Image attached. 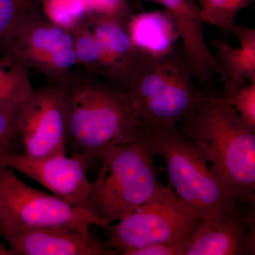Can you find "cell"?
<instances>
[{"instance_id": "obj_1", "label": "cell", "mask_w": 255, "mask_h": 255, "mask_svg": "<svg viewBox=\"0 0 255 255\" xmlns=\"http://www.w3.org/2000/svg\"><path fill=\"white\" fill-rule=\"evenodd\" d=\"M202 152L211 172L242 204H255V128L223 97L205 87L202 97L177 127Z\"/></svg>"}, {"instance_id": "obj_2", "label": "cell", "mask_w": 255, "mask_h": 255, "mask_svg": "<svg viewBox=\"0 0 255 255\" xmlns=\"http://www.w3.org/2000/svg\"><path fill=\"white\" fill-rule=\"evenodd\" d=\"M68 145L87 168L140 135L123 89L79 68L65 85Z\"/></svg>"}, {"instance_id": "obj_3", "label": "cell", "mask_w": 255, "mask_h": 255, "mask_svg": "<svg viewBox=\"0 0 255 255\" xmlns=\"http://www.w3.org/2000/svg\"><path fill=\"white\" fill-rule=\"evenodd\" d=\"M195 80L181 44L148 58L124 90L139 133L151 138L177 130L202 97Z\"/></svg>"}, {"instance_id": "obj_4", "label": "cell", "mask_w": 255, "mask_h": 255, "mask_svg": "<svg viewBox=\"0 0 255 255\" xmlns=\"http://www.w3.org/2000/svg\"><path fill=\"white\" fill-rule=\"evenodd\" d=\"M155 156L150 140L141 134L105 152L98 177L91 183L90 211L110 226L141 206L162 185Z\"/></svg>"}, {"instance_id": "obj_5", "label": "cell", "mask_w": 255, "mask_h": 255, "mask_svg": "<svg viewBox=\"0 0 255 255\" xmlns=\"http://www.w3.org/2000/svg\"><path fill=\"white\" fill-rule=\"evenodd\" d=\"M148 139L155 155L163 159L176 194L197 211L203 223L219 224L234 216L239 201L211 172L194 144L177 130Z\"/></svg>"}, {"instance_id": "obj_6", "label": "cell", "mask_w": 255, "mask_h": 255, "mask_svg": "<svg viewBox=\"0 0 255 255\" xmlns=\"http://www.w3.org/2000/svg\"><path fill=\"white\" fill-rule=\"evenodd\" d=\"M0 54L60 86H65L80 68L70 28L50 18L42 3L0 38Z\"/></svg>"}, {"instance_id": "obj_7", "label": "cell", "mask_w": 255, "mask_h": 255, "mask_svg": "<svg viewBox=\"0 0 255 255\" xmlns=\"http://www.w3.org/2000/svg\"><path fill=\"white\" fill-rule=\"evenodd\" d=\"M92 226L110 225L89 210L76 207L53 194H46L21 182L14 170L0 166V236L30 228L60 226L84 234Z\"/></svg>"}, {"instance_id": "obj_8", "label": "cell", "mask_w": 255, "mask_h": 255, "mask_svg": "<svg viewBox=\"0 0 255 255\" xmlns=\"http://www.w3.org/2000/svg\"><path fill=\"white\" fill-rule=\"evenodd\" d=\"M203 223L194 208L176 194L170 184L161 185L132 214L110 225L107 243L120 254L187 237Z\"/></svg>"}, {"instance_id": "obj_9", "label": "cell", "mask_w": 255, "mask_h": 255, "mask_svg": "<svg viewBox=\"0 0 255 255\" xmlns=\"http://www.w3.org/2000/svg\"><path fill=\"white\" fill-rule=\"evenodd\" d=\"M22 152L33 157L66 155L67 97L65 87L47 84L34 89L14 117Z\"/></svg>"}, {"instance_id": "obj_10", "label": "cell", "mask_w": 255, "mask_h": 255, "mask_svg": "<svg viewBox=\"0 0 255 255\" xmlns=\"http://www.w3.org/2000/svg\"><path fill=\"white\" fill-rule=\"evenodd\" d=\"M0 166L21 172L68 204L90 211L91 183L81 159L66 155L33 157L0 145Z\"/></svg>"}, {"instance_id": "obj_11", "label": "cell", "mask_w": 255, "mask_h": 255, "mask_svg": "<svg viewBox=\"0 0 255 255\" xmlns=\"http://www.w3.org/2000/svg\"><path fill=\"white\" fill-rule=\"evenodd\" d=\"M15 255H117L107 241L73 228H30L4 237Z\"/></svg>"}, {"instance_id": "obj_12", "label": "cell", "mask_w": 255, "mask_h": 255, "mask_svg": "<svg viewBox=\"0 0 255 255\" xmlns=\"http://www.w3.org/2000/svg\"><path fill=\"white\" fill-rule=\"evenodd\" d=\"M255 205L243 204L231 219L202 223L186 242L184 255H254Z\"/></svg>"}, {"instance_id": "obj_13", "label": "cell", "mask_w": 255, "mask_h": 255, "mask_svg": "<svg viewBox=\"0 0 255 255\" xmlns=\"http://www.w3.org/2000/svg\"><path fill=\"white\" fill-rule=\"evenodd\" d=\"M232 33L237 38L238 47L221 38L211 41L223 86L255 82V29L236 24Z\"/></svg>"}, {"instance_id": "obj_14", "label": "cell", "mask_w": 255, "mask_h": 255, "mask_svg": "<svg viewBox=\"0 0 255 255\" xmlns=\"http://www.w3.org/2000/svg\"><path fill=\"white\" fill-rule=\"evenodd\" d=\"M127 28L135 48L150 58L166 56L178 46L176 42L179 35L165 9L132 13L128 18Z\"/></svg>"}, {"instance_id": "obj_15", "label": "cell", "mask_w": 255, "mask_h": 255, "mask_svg": "<svg viewBox=\"0 0 255 255\" xmlns=\"http://www.w3.org/2000/svg\"><path fill=\"white\" fill-rule=\"evenodd\" d=\"M33 90L28 72L0 58V110L14 117Z\"/></svg>"}, {"instance_id": "obj_16", "label": "cell", "mask_w": 255, "mask_h": 255, "mask_svg": "<svg viewBox=\"0 0 255 255\" xmlns=\"http://www.w3.org/2000/svg\"><path fill=\"white\" fill-rule=\"evenodd\" d=\"M254 0H196L203 22L232 33L242 9Z\"/></svg>"}, {"instance_id": "obj_17", "label": "cell", "mask_w": 255, "mask_h": 255, "mask_svg": "<svg viewBox=\"0 0 255 255\" xmlns=\"http://www.w3.org/2000/svg\"><path fill=\"white\" fill-rule=\"evenodd\" d=\"M221 92L242 119L250 127L255 128V82L236 86H223Z\"/></svg>"}, {"instance_id": "obj_18", "label": "cell", "mask_w": 255, "mask_h": 255, "mask_svg": "<svg viewBox=\"0 0 255 255\" xmlns=\"http://www.w3.org/2000/svg\"><path fill=\"white\" fill-rule=\"evenodd\" d=\"M42 0H0V38Z\"/></svg>"}, {"instance_id": "obj_19", "label": "cell", "mask_w": 255, "mask_h": 255, "mask_svg": "<svg viewBox=\"0 0 255 255\" xmlns=\"http://www.w3.org/2000/svg\"><path fill=\"white\" fill-rule=\"evenodd\" d=\"M187 237L173 243H159L130 250L124 255H184Z\"/></svg>"}, {"instance_id": "obj_20", "label": "cell", "mask_w": 255, "mask_h": 255, "mask_svg": "<svg viewBox=\"0 0 255 255\" xmlns=\"http://www.w3.org/2000/svg\"><path fill=\"white\" fill-rule=\"evenodd\" d=\"M0 145L11 150L19 151L18 150L19 143H18L16 128H15L14 117L1 110H0Z\"/></svg>"}, {"instance_id": "obj_21", "label": "cell", "mask_w": 255, "mask_h": 255, "mask_svg": "<svg viewBox=\"0 0 255 255\" xmlns=\"http://www.w3.org/2000/svg\"><path fill=\"white\" fill-rule=\"evenodd\" d=\"M0 255H15L12 250L7 248L2 242L0 241Z\"/></svg>"}, {"instance_id": "obj_22", "label": "cell", "mask_w": 255, "mask_h": 255, "mask_svg": "<svg viewBox=\"0 0 255 255\" xmlns=\"http://www.w3.org/2000/svg\"><path fill=\"white\" fill-rule=\"evenodd\" d=\"M144 1H149V2H153L157 4V0H144Z\"/></svg>"}]
</instances>
